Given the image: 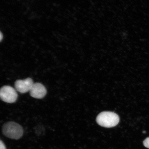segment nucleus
<instances>
[{"label":"nucleus","instance_id":"1","mask_svg":"<svg viewBox=\"0 0 149 149\" xmlns=\"http://www.w3.org/2000/svg\"><path fill=\"white\" fill-rule=\"evenodd\" d=\"M2 132L5 136L16 140L21 138L24 133L22 127L19 124L13 122H7L3 125Z\"/></svg>","mask_w":149,"mask_h":149},{"label":"nucleus","instance_id":"2","mask_svg":"<svg viewBox=\"0 0 149 149\" xmlns=\"http://www.w3.org/2000/svg\"><path fill=\"white\" fill-rule=\"evenodd\" d=\"M120 118L118 115L112 112L104 111L100 113L96 118V122L103 127L111 128L118 124Z\"/></svg>","mask_w":149,"mask_h":149},{"label":"nucleus","instance_id":"5","mask_svg":"<svg viewBox=\"0 0 149 149\" xmlns=\"http://www.w3.org/2000/svg\"><path fill=\"white\" fill-rule=\"evenodd\" d=\"M29 92L31 96L33 97L42 99L46 95L47 90L45 87L42 84L37 83L33 84Z\"/></svg>","mask_w":149,"mask_h":149},{"label":"nucleus","instance_id":"7","mask_svg":"<svg viewBox=\"0 0 149 149\" xmlns=\"http://www.w3.org/2000/svg\"><path fill=\"white\" fill-rule=\"evenodd\" d=\"M0 149H6L4 143L1 140L0 141Z\"/></svg>","mask_w":149,"mask_h":149},{"label":"nucleus","instance_id":"4","mask_svg":"<svg viewBox=\"0 0 149 149\" xmlns=\"http://www.w3.org/2000/svg\"><path fill=\"white\" fill-rule=\"evenodd\" d=\"M33 83L31 78H27L24 80H18L15 83L16 90L21 93H25L30 91Z\"/></svg>","mask_w":149,"mask_h":149},{"label":"nucleus","instance_id":"6","mask_svg":"<svg viewBox=\"0 0 149 149\" xmlns=\"http://www.w3.org/2000/svg\"><path fill=\"white\" fill-rule=\"evenodd\" d=\"M143 145L146 148H149V137L147 138L143 141Z\"/></svg>","mask_w":149,"mask_h":149},{"label":"nucleus","instance_id":"3","mask_svg":"<svg viewBox=\"0 0 149 149\" xmlns=\"http://www.w3.org/2000/svg\"><path fill=\"white\" fill-rule=\"evenodd\" d=\"M0 97L3 101L9 103H14L18 97L16 91L13 87L9 86H5L0 90Z\"/></svg>","mask_w":149,"mask_h":149},{"label":"nucleus","instance_id":"8","mask_svg":"<svg viewBox=\"0 0 149 149\" xmlns=\"http://www.w3.org/2000/svg\"><path fill=\"white\" fill-rule=\"evenodd\" d=\"M0 36H1V41L3 38V35L1 32V35H0Z\"/></svg>","mask_w":149,"mask_h":149}]
</instances>
